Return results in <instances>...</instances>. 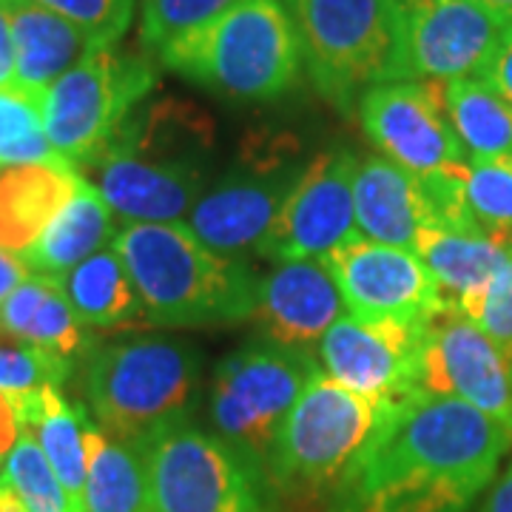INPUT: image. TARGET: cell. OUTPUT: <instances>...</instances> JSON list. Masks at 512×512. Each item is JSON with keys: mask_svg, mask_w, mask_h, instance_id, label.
I'll list each match as a JSON object with an SVG mask.
<instances>
[{"mask_svg": "<svg viewBox=\"0 0 512 512\" xmlns=\"http://www.w3.org/2000/svg\"><path fill=\"white\" fill-rule=\"evenodd\" d=\"M154 86L157 69L148 57L117 46L94 49L43 94L49 146L63 163L89 165Z\"/></svg>", "mask_w": 512, "mask_h": 512, "instance_id": "obj_9", "label": "cell"}, {"mask_svg": "<svg viewBox=\"0 0 512 512\" xmlns=\"http://www.w3.org/2000/svg\"><path fill=\"white\" fill-rule=\"evenodd\" d=\"M6 333H0V390L6 393H26V390H35L43 384L66 382L72 362L52 356L46 350L32 348V345H23L15 342L12 336L3 339Z\"/></svg>", "mask_w": 512, "mask_h": 512, "instance_id": "obj_32", "label": "cell"}, {"mask_svg": "<svg viewBox=\"0 0 512 512\" xmlns=\"http://www.w3.org/2000/svg\"><path fill=\"white\" fill-rule=\"evenodd\" d=\"M510 433L450 396H416L384 421L353 478L359 512H467L498 476Z\"/></svg>", "mask_w": 512, "mask_h": 512, "instance_id": "obj_1", "label": "cell"}, {"mask_svg": "<svg viewBox=\"0 0 512 512\" xmlns=\"http://www.w3.org/2000/svg\"><path fill=\"white\" fill-rule=\"evenodd\" d=\"M74 23L83 35L92 37L94 46H117L126 35L134 15V0H35Z\"/></svg>", "mask_w": 512, "mask_h": 512, "instance_id": "obj_33", "label": "cell"}, {"mask_svg": "<svg viewBox=\"0 0 512 512\" xmlns=\"http://www.w3.org/2000/svg\"><path fill=\"white\" fill-rule=\"evenodd\" d=\"M476 512H512V461L510 467L495 478Z\"/></svg>", "mask_w": 512, "mask_h": 512, "instance_id": "obj_38", "label": "cell"}, {"mask_svg": "<svg viewBox=\"0 0 512 512\" xmlns=\"http://www.w3.org/2000/svg\"><path fill=\"white\" fill-rule=\"evenodd\" d=\"M319 370L311 350L285 348L271 339L234 350L211 379L208 419L214 436L251 470L265 473L282 421Z\"/></svg>", "mask_w": 512, "mask_h": 512, "instance_id": "obj_8", "label": "cell"}, {"mask_svg": "<svg viewBox=\"0 0 512 512\" xmlns=\"http://www.w3.org/2000/svg\"><path fill=\"white\" fill-rule=\"evenodd\" d=\"M114 237V214L103 194L89 180H80L66 205L57 211L43 234L20 254L37 276L60 279L74 271L83 259L106 248Z\"/></svg>", "mask_w": 512, "mask_h": 512, "instance_id": "obj_23", "label": "cell"}, {"mask_svg": "<svg viewBox=\"0 0 512 512\" xmlns=\"http://www.w3.org/2000/svg\"><path fill=\"white\" fill-rule=\"evenodd\" d=\"M367 140L390 163L416 180H433L467 168V154L444 111V83L387 80L359 100Z\"/></svg>", "mask_w": 512, "mask_h": 512, "instance_id": "obj_12", "label": "cell"}, {"mask_svg": "<svg viewBox=\"0 0 512 512\" xmlns=\"http://www.w3.org/2000/svg\"><path fill=\"white\" fill-rule=\"evenodd\" d=\"M305 165L296 160V146L288 140H274L265 151L242 154L220 183L208 185L185 225L217 254L256 251L274 228Z\"/></svg>", "mask_w": 512, "mask_h": 512, "instance_id": "obj_10", "label": "cell"}, {"mask_svg": "<svg viewBox=\"0 0 512 512\" xmlns=\"http://www.w3.org/2000/svg\"><path fill=\"white\" fill-rule=\"evenodd\" d=\"M86 512H154L143 453L86 427Z\"/></svg>", "mask_w": 512, "mask_h": 512, "instance_id": "obj_28", "label": "cell"}, {"mask_svg": "<svg viewBox=\"0 0 512 512\" xmlns=\"http://www.w3.org/2000/svg\"><path fill=\"white\" fill-rule=\"evenodd\" d=\"M242 0H143L140 40L148 52L160 55L165 46L200 32Z\"/></svg>", "mask_w": 512, "mask_h": 512, "instance_id": "obj_31", "label": "cell"}, {"mask_svg": "<svg viewBox=\"0 0 512 512\" xmlns=\"http://www.w3.org/2000/svg\"><path fill=\"white\" fill-rule=\"evenodd\" d=\"M470 322H476L493 339L498 348L512 359V242L510 256L504 268L495 274V279L487 285V291L473 302V308L464 313Z\"/></svg>", "mask_w": 512, "mask_h": 512, "instance_id": "obj_34", "label": "cell"}, {"mask_svg": "<svg viewBox=\"0 0 512 512\" xmlns=\"http://www.w3.org/2000/svg\"><path fill=\"white\" fill-rule=\"evenodd\" d=\"M419 396H450L470 404L498 421L512 439V359L453 308L424 325Z\"/></svg>", "mask_w": 512, "mask_h": 512, "instance_id": "obj_15", "label": "cell"}, {"mask_svg": "<svg viewBox=\"0 0 512 512\" xmlns=\"http://www.w3.org/2000/svg\"><path fill=\"white\" fill-rule=\"evenodd\" d=\"M32 163H63L43 128V97L0 89V168Z\"/></svg>", "mask_w": 512, "mask_h": 512, "instance_id": "obj_29", "label": "cell"}, {"mask_svg": "<svg viewBox=\"0 0 512 512\" xmlns=\"http://www.w3.org/2000/svg\"><path fill=\"white\" fill-rule=\"evenodd\" d=\"M23 430H29L40 444L57 481L72 498L74 510L86 512V427L89 419L80 407L63 399L60 387L43 384L26 393H15Z\"/></svg>", "mask_w": 512, "mask_h": 512, "instance_id": "obj_25", "label": "cell"}, {"mask_svg": "<svg viewBox=\"0 0 512 512\" xmlns=\"http://www.w3.org/2000/svg\"><path fill=\"white\" fill-rule=\"evenodd\" d=\"M83 174L69 163L0 168V251L23 254L74 194Z\"/></svg>", "mask_w": 512, "mask_h": 512, "instance_id": "obj_21", "label": "cell"}, {"mask_svg": "<svg viewBox=\"0 0 512 512\" xmlns=\"http://www.w3.org/2000/svg\"><path fill=\"white\" fill-rule=\"evenodd\" d=\"M0 330L15 342L74 362L86 345V325L77 319L60 279L32 274L0 305Z\"/></svg>", "mask_w": 512, "mask_h": 512, "instance_id": "obj_24", "label": "cell"}, {"mask_svg": "<svg viewBox=\"0 0 512 512\" xmlns=\"http://www.w3.org/2000/svg\"><path fill=\"white\" fill-rule=\"evenodd\" d=\"M356 160L345 148L316 154L285 200L256 254L274 262L322 259L359 234L353 211Z\"/></svg>", "mask_w": 512, "mask_h": 512, "instance_id": "obj_17", "label": "cell"}, {"mask_svg": "<svg viewBox=\"0 0 512 512\" xmlns=\"http://www.w3.org/2000/svg\"><path fill=\"white\" fill-rule=\"evenodd\" d=\"M322 262L356 319L427 325L447 308L436 279L416 251L356 234L322 256Z\"/></svg>", "mask_w": 512, "mask_h": 512, "instance_id": "obj_14", "label": "cell"}, {"mask_svg": "<svg viewBox=\"0 0 512 512\" xmlns=\"http://www.w3.org/2000/svg\"><path fill=\"white\" fill-rule=\"evenodd\" d=\"M464 202L484 234L512 239V154L470 160L464 177Z\"/></svg>", "mask_w": 512, "mask_h": 512, "instance_id": "obj_30", "label": "cell"}, {"mask_svg": "<svg viewBox=\"0 0 512 512\" xmlns=\"http://www.w3.org/2000/svg\"><path fill=\"white\" fill-rule=\"evenodd\" d=\"M32 276L29 265L20 259L18 254H9V251H0V305L9 293L18 288L20 282H26Z\"/></svg>", "mask_w": 512, "mask_h": 512, "instance_id": "obj_37", "label": "cell"}, {"mask_svg": "<svg viewBox=\"0 0 512 512\" xmlns=\"http://www.w3.org/2000/svg\"><path fill=\"white\" fill-rule=\"evenodd\" d=\"M163 66L231 100H276L302 72V46L285 0H242L160 52Z\"/></svg>", "mask_w": 512, "mask_h": 512, "instance_id": "obj_5", "label": "cell"}, {"mask_svg": "<svg viewBox=\"0 0 512 512\" xmlns=\"http://www.w3.org/2000/svg\"><path fill=\"white\" fill-rule=\"evenodd\" d=\"M345 311L342 293L322 259L279 262L271 274L259 279L254 319L262 339L276 345L308 350Z\"/></svg>", "mask_w": 512, "mask_h": 512, "instance_id": "obj_18", "label": "cell"}, {"mask_svg": "<svg viewBox=\"0 0 512 512\" xmlns=\"http://www.w3.org/2000/svg\"><path fill=\"white\" fill-rule=\"evenodd\" d=\"M15 43L18 89L43 97L46 89L74 69L83 57L100 49L74 23L49 12L35 0H0Z\"/></svg>", "mask_w": 512, "mask_h": 512, "instance_id": "obj_20", "label": "cell"}, {"mask_svg": "<svg viewBox=\"0 0 512 512\" xmlns=\"http://www.w3.org/2000/svg\"><path fill=\"white\" fill-rule=\"evenodd\" d=\"M510 242L512 239H498L490 234L427 228L421 231L416 254L436 279L444 305L467 313L478 296L487 291L495 274L504 268L510 256Z\"/></svg>", "mask_w": 512, "mask_h": 512, "instance_id": "obj_22", "label": "cell"}, {"mask_svg": "<svg viewBox=\"0 0 512 512\" xmlns=\"http://www.w3.org/2000/svg\"><path fill=\"white\" fill-rule=\"evenodd\" d=\"M399 3V57L396 80L447 83L484 77L504 20L476 0H396Z\"/></svg>", "mask_w": 512, "mask_h": 512, "instance_id": "obj_13", "label": "cell"}, {"mask_svg": "<svg viewBox=\"0 0 512 512\" xmlns=\"http://www.w3.org/2000/svg\"><path fill=\"white\" fill-rule=\"evenodd\" d=\"M285 6L311 83L339 111L359 106L370 86L396 80V0H285Z\"/></svg>", "mask_w": 512, "mask_h": 512, "instance_id": "obj_7", "label": "cell"}, {"mask_svg": "<svg viewBox=\"0 0 512 512\" xmlns=\"http://www.w3.org/2000/svg\"><path fill=\"white\" fill-rule=\"evenodd\" d=\"M444 111L467 160L512 154V103L484 77L447 80Z\"/></svg>", "mask_w": 512, "mask_h": 512, "instance_id": "obj_27", "label": "cell"}, {"mask_svg": "<svg viewBox=\"0 0 512 512\" xmlns=\"http://www.w3.org/2000/svg\"><path fill=\"white\" fill-rule=\"evenodd\" d=\"M63 291L86 328H131L140 316H146L137 288L114 245L83 259L74 271L63 276Z\"/></svg>", "mask_w": 512, "mask_h": 512, "instance_id": "obj_26", "label": "cell"}, {"mask_svg": "<svg viewBox=\"0 0 512 512\" xmlns=\"http://www.w3.org/2000/svg\"><path fill=\"white\" fill-rule=\"evenodd\" d=\"M484 80L512 103V26L504 29L501 43H498L493 60H490V66L484 72Z\"/></svg>", "mask_w": 512, "mask_h": 512, "instance_id": "obj_35", "label": "cell"}, {"mask_svg": "<svg viewBox=\"0 0 512 512\" xmlns=\"http://www.w3.org/2000/svg\"><path fill=\"white\" fill-rule=\"evenodd\" d=\"M154 512H262L251 467L214 433L177 427L143 450Z\"/></svg>", "mask_w": 512, "mask_h": 512, "instance_id": "obj_11", "label": "cell"}, {"mask_svg": "<svg viewBox=\"0 0 512 512\" xmlns=\"http://www.w3.org/2000/svg\"><path fill=\"white\" fill-rule=\"evenodd\" d=\"M0 512H29L6 481H0Z\"/></svg>", "mask_w": 512, "mask_h": 512, "instance_id": "obj_39", "label": "cell"}, {"mask_svg": "<svg viewBox=\"0 0 512 512\" xmlns=\"http://www.w3.org/2000/svg\"><path fill=\"white\" fill-rule=\"evenodd\" d=\"M353 211L362 237L407 251H416L421 231L433 228V211L419 180L382 154L356 160Z\"/></svg>", "mask_w": 512, "mask_h": 512, "instance_id": "obj_19", "label": "cell"}, {"mask_svg": "<svg viewBox=\"0 0 512 512\" xmlns=\"http://www.w3.org/2000/svg\"><path fill=\"white\" fill-rule=\"evenodd\" d=\"M157 328H231L254 319L259 279L237 256L217 254L185 222H128L114 237Z\"/></svg>", "mask_w": 512, "mask_h": 512, "instance_id": "obj_3", "label": "cell"}, {"mask_svg": "<svg viewBox=\"0 0 512 512\" xmlns=\"http://www.w3.org/2000/svg\"><path fill=\"white\" fill-rule=\"evenodd\" d=\"M214 126L194 103L160 100L131 114L92 163L94 188L128 222H180L208 191Z\"/></svg>", "mask_w": 512, "mask_h": 512, "instance_id": "obj_2", "label": "cell"}, {"mask_svg": "<svg viewBox=\"0 0 512 512\" xmlns=\"http://www.w3.org/2000/svg\"><path fill=\"white\" fill-rule=\"evenodd\" d=\"M396 410L370 402L319 370L279 427L265 467L268 484L311 498L336 490L356 478L370 444Z\"/></svg>", "mask_w": 512, "mask_h": 512, "instance_id": "obj_6", "label": "cell"}, {"mask_svg": "<svg viewBox=\"0 0 512 512\" xmlns=\"http://www.w3.org/2000/svg\"><path fill=\"white\" fill-rule=\"evenodd\" d=\"M20 433H23V419H20L18 399L15 393L0 390V461L12 453Z\"/></svg>", "mask_w": 512, "mask_h": 512, "instance_id": "obj_36", "label": "cell"}, {"mask_svg": "<svg viewBox=\"0 0 512 512\" xmlns=\"http://www.w3.org/2000/svg\"><path fill=\"white\" fill-rule=\"evenodd\" d=\"M476 3L498 20H504L507 26H512V0H476Z\"/></svg>", "mask_w": 512, "mask_h": 512, "instance_id": "obj_40", "label": "cell"}, {"mask_svg": "<svg viewBox=\"0 0 512 512\" xmlns=\"http://www.w3.org/2000/svg\"><path fill=\"white\" fill-rule=\"evenodd\" d=\"M421 336L424 325L342 316L319 339V367L370 402L402 407L419 396Z\"/></svg>", "mask_w": 512, "mask_h": 512, "instance_id": "obj_16", "label": "cell"}, {"mask_svg": "<svg viewBox=\"0 0 512 512\" xmlns=\"http://www.w3.org/2000/svg\"><path fill=\"white\" fill-rule=\"evenodd\" d=\"M200 350L163 333H137L92 353L86 396L109 439L143 453L188 424L200 396Z\"/></svg>", "mask_w": 512, "mask_h": 512, "instance_id": "obj_4", "label": "cell"}]
</instances>
